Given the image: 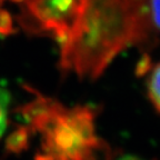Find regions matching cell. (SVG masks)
<instances>
[{
	"label": "cell",
	"mask_w": 160,
	"mask_h": 160,
	"mask_svg": "<svg viewBox=\"0 0 160 160\" xmlns=\"http://www.w3.org/2000/svg\"><path fill=\"white\" fill-rule=\"evenodd\" d=\"M152 27L149 0H82L61 46V69L96 79L121 50L147 41Z\"/></svg>",
	"instance_id": "1"
},
{
	"label": "cell",
	"mask_w": 160,
	"mask_h": 160,
	"mask_svg": "<svg viewBox=\"0 0 160 160\" xmlns=\"http://www.w3.org/2000/svg\"><path fill=\"white\" fill-rule=\"evenodd\" d=\"M25 25L39 33L52 36L60 47L78 19L82 0H23Z\"/></svg>",
	"instance_id": "2"
},
{
	"label": "cell",
	"mask_w": 160,
	"mask_h": 160,
	"mask_svg": "<svg viewBox=\"0 0 160 160\" xmlns=\"http://www.w3.org/2000/svg\"><path fill=\"white\" fill-rule=\"evenodd\" d=\"M148 92L151 102L160 112V63L153 68L148 81Z\"/></svg>",
	"instance_id": "3"
},
{
	"label": "cell",
	"mask_w": 160,
	"mask_h": 160,
	"mask_svg": "<svg viewBox=\"0 0 160 160\" xmlns=\"http://www.w3.org/2000/svg\"><path fill=\"white\" fill-rule=\"evenodd\" d=\"M8 106L9 93L0 87V137L5 132L8 125Z\"/></svg>",
	"instance_id": "4"
},
{
	"label": "cell",
	"mask_w": 160,
	"mask_h": 160,
	"mask_svg": "<svg viewBox=\"0 0 160 160\" xmlns=\"http://www.w3.org/2000/svg\"><path fill=\"white\" fill-rule=\"evenodd\" d=\"M27 140H28L27 129L21 128V129H19L18 132H16L12 136V138L10 140L9 148L11 150H13V151H19V150H21L22 148L26 147Z\"/></svg>",
	"instance_id": "5"
},
{
	"label": "cell",
	"mask_w": 160,
	"mask_h": 160,
	"mask_svg": "<svg viewBox=\"0 0 160 160\" xmlns=\"http://www.w3.org/2000/svg\"><path fill=\"white\" fill-rule=\"evenodd\" d=\"M149 10L153 27L160 29V0H149Z\"/></svg>",
	"instance_id": "6"
},
{
	"label": "cell",
	"mask_w": 160,
	"mask_h": 160,
	"mask_svg": "<svg viewBox=\"0 0 160 160\" xmlns=\"http://www.w3.org/2000/svg\"><path fill=\"white\" fill-rule=\"evenodd\" d=\"M150 68V59L148 56H143V58L141 59L137 67V73L138 75H143L148 71V69Z\"/></svg>",
	"instance_id": "7"
},
{
	"label": "cell",
	"mask_w": 160,
	"mask_h": 160,
	"mask_svg": "<svg viewBox=\"0 0 160 160\" xmlns=\"http://www.w3.org/2000/svg\"><path fill=\"white\" fill-rule=\"evenodd\" d=\"M5 1H6V0H0V7L3 5V2H5Z\"/></svg>",
	"instance_id": "8"
}]
</instances>
